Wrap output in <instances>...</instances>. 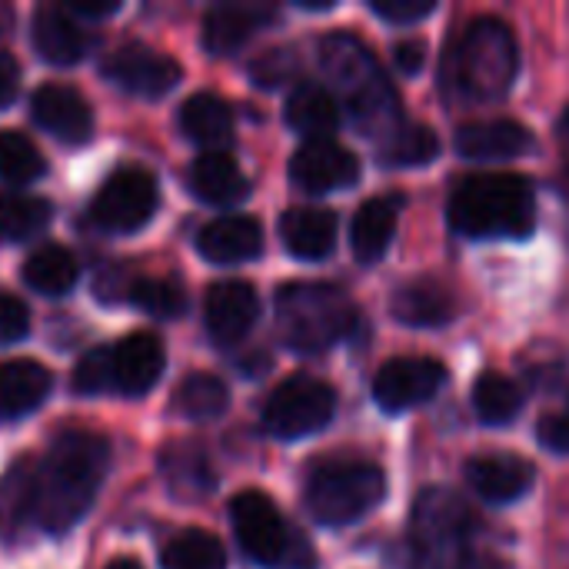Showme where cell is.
<instances>
[{
  "instance_id": "cell-17",
  "label": "cell",
  "mask_w": 569,
  "mask_h": 569,
  "mask_svg": "<svg viewBox=\"0 0 569 569\" xmlns=\"http://www.w3.org/2000/svg\"><path fill=\"white\" fill-rule=\"evenodd\" d=\"M467 483L493 507L513 503L520 497H527L537 483V470L530 460L517 457V453H477L467 460Z\"/></svg>"
},
{
  "instance_id": "cell-15",
  "label": "cell",
  "mask_w": 569,
  "mask_h": 569,
  "mask_svg": "<svg viewBox=\"0 0 569 569\" xmlns=\"http://www.w3.org/2000/svg\"><path fill=\"white\" fill-rule=\"evenodd\" d=\"M167 367V350L160 343V337L137 330L130 337H123L117 347H110V373H113V390L120 397L140 400L147 397Z\"/></svg>"
},
{
  "instance_id": "cell-36",
  "label": "cell",
  "mask_w": 569,
  "mask_h": 569,
  "mask_svg": "<svg viewBox=\"0 0 569 569\" xmlns=\"http://www.w3.org/2000/svg\"><path fill=\"white\" fill-rule=\"evenodd\" d=\"M230 407V390L213 373H190L177 387V410L190 420H217Z\"/></svg>"
},
{
  "instance_id": "cell-9",
  "label": "cell",
  "mask_w": 569,
  "mask_h": 569,
  "mask_svg": "<svg viewBox=\"0 0 569 569\" xmlns=\"http://www.w3.org/2000/svg\"><path fill=\"white\" fill-rule=\"evenodd\" d=\"M337 417V390L310 373L287 377L263 407V427L277 440H303L330 427Z\"/></svg>"
},
{
  "instance_id": "cell-2",
  "label": "cell",
  "mask_w": 569,
  "mask_h": 569,
  "mask_svg": "<svg viewBox=\"0 0 569 569\" xmlns=\"http://www.w3.org/2000/svg\"><path fill=\"white\" fill-rule=\"evenodd\" d=\"M480 520L470 503L447 490L430 487L417 497L410 533L397 550V569H507L473 550Z\"/></svg>"
},
{
  "instance_id": "cell-47",
  "label": "cell",
  "mask_w": 569,
  "mask_h": 569,
  "mask_svg": "<svg viewBox=\"0 0 569 569\" xmlns=\"http://www.w3.org/2000/svg\"><path fill=\"white\" fill-rule=\"evenodd\" d=\"M557 133H560L563 140H569V107L560 113V120H557Z\"/></svg>"
},
{
  "instance_id": "cell-26",
  "label": "cell",
  "mask_w": 569,
  "mask_h": 569,
  "mask_svg": "<svg viewBox=\"0 0 569 569\" xmlns=\"http://www.w3.org/2000/svg\"><path fill=\"white\" fill-rule=\"evenodd\" d=\"M53 390V373L37 360L0 363V417L20 420L43 407Z\"/></svg>"
},
{
  "instance_id": "cell-24",
  "label": "cell",
  "mask_w": 569,
  "mask_h": 569,
  "mask_svg": "<svg viewBox=\"0 0 569 569\" xmlns=\"http://www.w3.org/2000/svg\"><path fill=\"white\" fill-rule=\"evenodd\" d=\"M337 213L323 207H290L280 217V240L297 260H327L337 247Z\"/></svg>"
},
{
  "instance_id": "cell-44",
  "label": "cell",
  "mask_w": 569,
  "mask_h": 569,
  "mask_svg": "<svg viewBox=\"0 0 569 569\" xmlns=\"http://www.w3.org/2000/svg\"><path fill=\"white\" fill-rule=\"evenodd\" d=\"M393 60H397V67H400L407 77H417V73L423 70V63H427V43H423L420 37L403 40V43H397Z\"/></svg>"
},
{
  "instance_id": "cell-12",
  "label": "cell",
  "mask_w": 569,
  "mask_h": 569,
  "mask_svg": "<svg viewBox=\"0 0 569 569\" xmlns=\"http://www.w3.org/2000/svg\"><path fill=\"white\" fill-rule=\"evenodd\" d=\"M100 73L120 87L123 93H133V97H147V100H157L163 93H170L183 70L173 57L147 47V43H123L117 47L113 53L103 57L100 63Z\"/></svg>"
},
{
  "instance_id": "cell-13",
  "label": "cell",
  "mask_w": 569,
  "mask_h": 569,
  "mask_svg": "<svg viewBox=\"0 0 569 569\" xmlns=\"http://www.w3.org/2000/svg\"><path fill=\"white\" fill-rule=\"evenodd\" d=\"M363 163L337 140H303L290 157V180L303 193H333L360 183Z\"/></svg>"
},
{
  "instance_id": "cell-37",
  "label": "cell",
  "mask_w": 569,
  "mask_h": 569,
  "mask_svg": "<svg viewBox=\"0 0 569 569\" xmlns=\"http://www.w3.org/2000/svg\"><path fill=\"white\" fill-rule=\"evenodd\" d=\"M47 170L43 153L20 130H0V183L27 187Z\"/></svg>"
},
{
  "instance_id": "cell-30",
  "label": "cell",
  "mask_w": 569,
  "mask_h": 569,
  "mask_svg": "<svg viewBox=\"0 0 569 569\" xmlns=\"http://www.w3.org/2000/svg\"><path fill=\"white\" fill-rule=\"evenodd\" d=\"M20 277L40 297H67L80 280V267H77V257L67 247L43 243L23 260Z\"/></svg>"
},
{
  "instance_id": "cell-31",
  "label": "cell",
  "mask_w": 569,
  "mask_h": 569,
  "mask_svg": "<svg viewBox=\"0 0 569 569\" xmlns=\"http://www.w3.org/2000/svg\"><path fill=\"white\" fill-rule=\"evenodd\" d=\"M440 157V137L417 120L397 123L380 143H377V160L383 167L403 170V167H427L430 160Z\"/></svg>"
},
{
  "instance_id": "cell-46",
  "label": "cell",
  "mask_w": 569,
  "mask_h": 569,
  "mask_svg": "<svg viewBox=\"0 0 569 569\" xmlns=\"http://www.w3.org/2000/svg\"><path fill=\"white\" fill-rule=\"evenodd\" d=\"M67 10L77 17V20H103V17H113L120 10V3H87V0H73L67 3Z\"/></svg>"
},
{
  "instance_id": "cell-6",
  "label": "cell",
  "mask_w": 569,
  "mask_h": 569,
  "mask_svg": "<svg viewBox=\"0 0 569 569\" xmlns=\"http://www.w3.org/2000/svg\"><path fill=\"white\" fill-rule=\"evenodd\" d=\"M360 313L343 287L287 283L277 293V333L293 353H323L347 340Z\"/></svg>"
},
{
  "instance_id": "cell-3",
  "label": "cell",
  "mask_w": 569,
  "mask_h": 569,
  "mask_svg": "<svg viewBox=\"0 0 569 569\" xmlns=\"http://www.w3.org/2000/svg\"><path fill=\"white\" fill-rule=\"evenodd\" d=\"M447 220L470 240H523L537 230V193L520 173H470L453 183Z\"/></svg>"
},
{
  "instance_id": "cell-23",
  "label": "cell",
  "mask_w": 569,
  "mask_h": 569,
  "mask_svg": "<svg viewBox=\"0 0 569 569\" xmlns=\"http://www.w3.org/2000/svg\"><path fill=\"white\" fill-rule=\"evenodd\" d=\"M187 183L190 193L210 207H237L240 200L250 197V180L227 150L200 153L187 170Z\"/></svg>"
},
{
  "instance_id": "cell-20",
  "label": "cell",
  "mask_w": 569,
  "mask_h": 569,
  "mask_svg": "<svg viewBox=\"0 0 569 569\" xmlns=\"http://www.w3.org/2000/svg\"><path fill=\"white\" fill-rule=\"evenodd\" d=\"M463 160H517L537 147L533 130L517 120H473L453 137Z\"/></svg>"
},
{
  "instance_id": "cell-38",
  "label": "cell",
  "mask_w": 569,
  "mask_h": 569,
  "mask_svg": "<svg viewBox=\"0 0 569 569\" xmlns=\"http://www.w3.org/2000/svg\"><path fill=\"white\" fill-rule=\"evenodd\" d=\"M127 293L130 303L153 320H177L187 310V293L170 277H140Z\"/></svg>"
},
{
  "instance_id": "cell-4",
  "label": "cell",
  "mask_w": 569,
  "mask_h": 569,
  "mask_svg": "<svg viewBox=\"0 0 569 569\" xmlns=\"http://www.w3.org/2000/svg\"><path fill=\"white\" fill-rule=\"evenodd\" d=\"M520 47L500 17H477L443 57V90L453 103H493L510 93Z\"/></svg>"
},
{
  "instance_id": "cell-33",
  "label": "cell",
  "mask_w": 569,
  "mask_h": 569,
  "mask_svg": "<svg viewBox=\"0 0 569 569\" xmlns=\"http://www.w3.org/2000/svg\"><path fill=\"white\" fill-rule=\"evenodd\" d=\"M473 410L487 427H507L523 413V390L507 373L487 370L473 383Z\"/></svg>"
},
{
  "instance_id": "cell-48",
  "label": "cell",
  "mask_w": 569,
  "mask_h": 569,
  "mask_svg": "<svg viewBox=\"0 0 569 569\" xmlns=\"http://www.w3.org/2000/svg\"><path fill=\"white\" fill-rule=\"evenodd\" d=\"M107 569H143V567H140L137 560H127V557H123V560H113Z\"/></svg>"
},
{
  "instance_id": "cell-25",
  "label": "cell",
  "mask_w": 569,
  "mask_h": 569,
  "mask_svg": "<svg viewBox=\"0 0 569 569\" xmlns=\"http://www.w3.org/2000/svg\"><path fill=\"white\" fill-rule=\"evenodd\" d=\"M390 313L397 323L413 327V330H433V327H447L457 317V300L453 293L423 277V280H410L403 287H397L393 300H390Z\"/></svg>"
},
{
  "instance_id": "cell-29",
  "label": "cell",
  "mask_w": 569,
  "mask_h": 569,
  "mask_svg": "<svg viewBox=\"0 0 569 569\" xmlns=\"http://www.w3.org/2000/svg\"><path fill=\"white\" fill-rule=\"evenodd\" d=\"M37 507V460L13 463L0 480V540H17L33 523Z\"/></svg>"
},
{
  "instance_id": "cell-32",
  "label": "cell",
  "mask_w": 569,
  "mask_h": 569,
  "mask_svg": "<svg viewBox=\"0 0 569 569\" xmlns=\"http://www.w3.org/2000/svg\"><path fill=\"white\" fill-rule=\"evenodd\" d=\"M53 220V207L43 197L23 190H0V243H23L40 237Z\"/></svg>"
},
{
  "instance_id": "cell-41",
  "label": "cell",
  "mask_w": 569,
  "mask_h": 569,
  "mask_svg": "<svg viewBox=\"0 0 569 569\" xmlns=\"http://www.w3.org/2000/svg\"><path fill=\"white\" fill-rule=\"evenodd\" d=\"M30 333V310L23 300L0 293V347L20 343Z\"/></svg>"
},
{
  "instance_id": "cell-1",
  "label": "cell",
  "mask_w": 569,
  "mask_h": 569,
  "mask_svg": "<svg viewBox=\"0 0 569 569\" xmlns=\"http://www.w3.org/2000/svg\"><path fill=\"white\" fill-rule=\"evenodd\" d=\"M110 467V443L93 430H63L53 437L43 460H37V507L33 523L63 537L93 507Z\"/></svg>"
},
{
  "instance_id": "cell-42",
  "label": "cell",
  "mask_w": 569,
  "mask_h": 569,
  "mask_svg": "<svg viewBox=\"0 0 569 569\" xmlns=\"http://www.w3.org/2000/svg\"><path fill=\"white\" fill-rule=\"evenodd\" d=\"M370 10L377 17L390 20V23L407 27V23H417V20L430 17L437 10V3L433 0H370Z\"/></svg>"
},
{
  "instance_id": "cell-7",
  "label": "cell",
  "mask_w": 569,
  "mask_h": 569,
  "mask_svg": "<svg viewBox=\"0 0 569 569\" xmlns=\"http://www.w3.org/2000/svg\"><path fill=\"white\" fill-rule=\"evenodd\" d=\"M387 497V473L373 460H327L317 463L303 487L310 517L323 527H350L370 517Z\"/></svg>"
},
{
  "instance_id": "cell-16",
  "label": "cell",
  "mask_w": 569,
  "mask_h": 569,
  "mask_svg": "<svg viewBox=\"0 0 569 569\" xmlns=\"http://www.w3.org/2000/svg\"><path fill=\"white\" fill-rule=\"evenodd\" d=\"M33 123L43 127L50 137H57L67 147H80L93 137V110L90 103L63 83H43L30 97Z\"/></svg>"
},
{
  "instance_id": "cell-18",
  "label": "cell",
  "mask_w": 569,
  "mask_h": 569,
  "mask_svg": "<svg viewBox=\"0 0 569 569\" xmlns=\"http://www.w3.org/2000/svg\"><path fill=\"white\" fill-rule=\"evenodd\" d=\"M277 17L267 3H217L203 17L200 43L213 57H230L243 50L263 27H270Z\"/></svg>"
},
{
  "instance_id": "cell-19",
  "label": "cell",
  "mask_w": 569,
  "mask_h": 569,
  "mask_svg": "<svg viewBox=\"0 0 569 569\" xmlns=\"http://www.w3.org/2000/svg\"><path fill=\"white\" fill-rule=\"evenodd\" d=\"M197 250L217 267H237L263 253V230L247 213H223L197 233Z\"/></svg>"
},
{
  "instance_id": "cell-39",
  "label": "cell",
  "mask_w": 569,
  "mask_h": 569,
  "mask_svg": "<svg viewBox=\"0 0 569 569\" xmlns=\"http://www.w3.org/2000/svg\"><path fill=\"white\" fill-rule=\"evenodd\" d=\"M73 390L83 397H97L103 390H113V373H110V350L97 347L80 357L73 367Z\"/></svg>"
},
{
  "instance_id": "cell-35",
  "label": "cell",
  "mask_w": 569,
  "mask_h": 569,
  "mask_svg": "<svg viewBox=\"0 0 569 569\" xmlns=\"http://www.w3.org/2000/svg\"><path fill=\"white\" fill-rule=\"evenodd\" d=\"M163 569H227V550L223 543L207 533V530H183L173 537L163 553H160Z\"/></svg>"
},
{
  "instance_id": "cell-11",
  "label": "cell",
  "mask_w": 569,
  "mask_h": 569,
  "mask_svg": "<svg viewBox=\"0 0 569 569\" xmlns=\"http://www.w3.org/2000/svg\"><path fill=\"white\" fill-rule=\"evenodd\" d=\"M447 383V367L433 357L387 360L373 377V400L383 413H407L430 403Z\"/></svg>"
},
{
  "instance_id": "cell-45",
  "label": "cell",
  "mask_w": 569,
  "mask_h": 569,
  "mask_svg": "<svg viewBox=\"0 0 569 569\" xmlns=\"http://www.w3.org/2000/svg\"><path fill=\"white\" fill-rule=\"evenodd\" d=\"M17 93H20V67L7 50H0V110H7L17 100Z\"/></svg>"
},
{
  "instance_id": "cell-14",
  "label": "cell",
  "mask_w": 569,
  "mask_h": 569,
  "mask_svg": "<svg viewBox=\"0 0 569 569\" xmlns=\"http://www.w3.org/2000/svg\"><path fill=\"white\" fill-rule=\"evenodd\" d=\"M260 320V297L247 280H220L207 290L203 323L217 347L240 343Z\"/></svg>"
},
{
  "instance_id": "cell-27",
  "label": "cell",
  "mask_w": 569,
  "mask_h": 569,
  "mask_svg": "<svg viewBox=\"0 0 569 569\" xmlns=\"http://www.w3.org/2000/svg\"><path fill=\"white\" fill-rule=\"evenodd\" d=\"M180 130L187 140H193L197 147H203V153L210 150H223L233 140V110L223 97L217 93H193L183 100L180 113Z\"/></svg>"
},
{
  "instance_id": "cell-34",
  "label": "cell",
  "mask_w": 569,
  "mask_h": 569,
  "mask_svg": "<svg viewBox=\"0 0 569 569\" xmlns=\"http://www.w3.org/2000/svg\"><path fill=\"white\" fill-rule=\"evenodd\" d=\"M160 467H163L167 483L177 493H183V497H203L217 483L213 470H210V463H207V457H203V450L197 443H173V447H167Z\"/></svg>"
},
{
  "instance_id": "cell-10",
  "label": "cell",
  "mask_w": 569,
  "mask_h": 569,
  "mask_svg": "<svg viewBox=\"0 0 569 569\" xmlns=\"http://www.w3.org/2000/svg\"><path fill=\"white\" fill-rule=\"evenodd\" d=\"M160 207L157 177L143 167L113 170L90 203V220L110 233H137L153 220Z\"/></svg>"
},
{
  "instance_id": "cell-43",
  "label": "cell",
  "mask_w": 569,
  "mask_h": 569,
  "mask_svg": "<svg viewBox=\"0 0 569 569\" xmlns=\"http://www.w3.org/2000/svg\"><path fill=\"white\" fill-rule=\"evenodd\" d=\"M537 440L557 453V457H569V407L563 413H550L537 423Z\"/></svg>"
},
{
  "instance_id": "cell-8",
  "label": "cell",
  "mask_w": 569,
  "mask_h": 569,
  "mask_svg": "<svg viewBox=\"0 0 569 569\" xmlns=\"http://www.w3.org/2000/svg\"><path fill=\"white\" fill-rule=\"evenodd\" d=\"M230 523H233L240 550L260 569L320 567L313 543L260 490H243L230 500Z\"/></svg>"
},
{
  "instance_id": "cell-5",
  "label": "cell",
  "mask_w": 569,
  "mask_h": 569,
  "mask_svg": "<svg viewBox=\"0 0 569 569\" xmlns=\"http://www.w3.org/2000/svg\"><path fill=\"white\" fill-rule=\"evenodd\" d=\"M320 67L330 77V83L340 93L350 117L357 120V127L373 143H380L397 123L407 120V117H400L397 93H393L387 73L380 70L377 57L353 33L323 37L320 40Z\"/></svg>"
},
{
  "instance_id": "cell-22",
  "label": "cell",
  "mask_w": 569,
  "mask_h": 569,
  "mask_svg": "<svg viewBox=\"0 0 569 569\" xmlns=\"http://www.w3.org/2000/svg\"><path fill=\"white\" fill-rule=\"evenodd\" d=\"M400 210H403L400 193L370 197L367 203H360V210L353 213V223H350V250H353L357 263L373 267L387 257L397 223H400Z\"/></svg>"
},
{
  "instance_id": "cell-28",
  "label": "cell",
  "mask_w": 569,
  "mask_h": 569,
  "mask_svg": "<svg viewBox=\"0 0 569 569\" xmlns=\"http://www.w3.org/2000/svg\"><path fill=\"white\" fill-rule=\"evenodd\" d=\"M287 123L307 140H333L340 127V100L320 83H300L287 97Z\"/></svg>"
},
{
  "instance_id": "cell-21",
  "label": "cell",
  "mask_w": 569,
  "mask_h": 569,
  "mask_svg": "<svg viewBox=\"0 0 569 569\" xmlns=\"http://www.w3.org/2000/svg\"><path fill=\"white\" fill-rule=\"evenodd\" d=\"M30 40L40 60L53 67H73L90 50V33L77 23V17L67 7H37L30 23Z\"/></svg>"
},
{
  "instance_id": "cell-40",
  "label": "cell",
  "mask_w": 569,
  "mask_h": 569,
  "mask_svg": "<svg viewBox=\"0 0 569 569\" xmlns=\"http://www.w3.org/2000/svg\"><path fill=\"white\" fill-rule=\"evenodd\" d=\"M250 77H253L257 87L277 90V87H283L287 80L297 77V53H293L290 47L267 50V53H260V57L250 63Z\"/></svg>"
}]
</instances>
